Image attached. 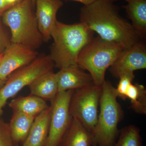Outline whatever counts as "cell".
<instances>
[{
	"label": "cell",
	"instance_id": "obj_1",
	"mask_svg": "<svg viewBox=\"0 0 146 146\" xmlns=\"http://www.w3.org/2000/svg\"><path fill=\"white\" fill-rule=\"evenodd\" d=\"M117 1L96 0L89 5H83L80 10V22L102 39L127 49L141 42L144 36L121 16L115 3Z\"/></svg>",
	"mask_w": 146,
	"mask_h": 146
},
{
	"label": "cell",
	"instance_id": "obj_2",
	"mask_svg": "<svg viewBox=\"0 0 146 146\" xmlns=\"http://www.w3.org/2000/svg\"><path fill=\"white\" fill-rule=\"evenodd\" d=\"M94 33L82 22L68 25L56 21L49 55L56 66L60 69L78 65L79 55L93 39Z\"/></svg>",
	"mask_w": 146,
	"mask_h": 146
},
{
	"label": "cell",
	"instance_id": "obj_3",
	"mask_svg": "<svg viewBox=\"0 0 146 146\" xmlns=\"http://www.w3.org/2000/svg\"><path fill=\"white\" fill-rule=\"evenodd\" d=\"M31 0H21L2 14L3 21L10 29L11 42L35 50L43 41Z\"/></svg>",
	"mask_w": 146,
	"mask_h": 146
},
{
	"label": "cell",
	"instance_id": "obj_4",
	"mask_svg": "<svg viewBox=\"0 0 146 146\" xmlns=\"http://www.w3.org/2000/svg\"><path fill=\"white\" fill-rule=\"evenodd\" d=\"M115 91L112 83L105 80L102 86L99 115L92 132L98 146H113L119 134L118 125L123 112Z\"/></svg>",
	"mask_w": 146,
	"mask_h": 146
},
{
	"label": "cell",
	"instance_id": "obj_5",
	"mask_svg": "<svg viewBox=\"0 0 146 146\" xmlns=\"http://www.w3.org/2000/svg\"><path fill=\"white\" fill-rule=\"evenodd\" d=\"M119 45L108 42L98 36L90 41L79 55L77 65L91 75L96 86L102 87L106 72L123 51Z\"/></svg>",
	"mask_w": 146,
	"mask_h": 146
},
{
	"label": "cell",
	"instance_id": "obj_6",
	"mask_svg": "<svg viewBox=\"0 0 146 146\" xmlns=\"http://www.w3.org/2000/svg\"><path fill=\"white\" fill-rule=\"evenodd\" d=\"M54 64L49 55L36 57L31 63L13 72L0 89V115L9 99L42 75L52 71Z\"/></svg>",
	"mask_w": 146,
	"mask_h": 146
},
{
	"label": "cell",
	"instance_id": "obj_7",
	"mask_svg": "<svg viewBox=\"0 0 146 146\" xmlns=\"http://www.w3.org/2000/svg\"><path fill=\"white\" fill-rule=\"evenodd\" d=\"M102 87L94 84L74 91L70 104V113L92 133L98 121Z\"/></svg>",
	"mask_w": 146,
	"mask_h": 146
},
{
	"label": "cell",
	"instance_id": "obj_8",
	"mask_svg": "<svg viewBox=\"0 0 146 146\" xmlns=\"http://www.w3.org/2000/svg\"><path fill=\"white\" fill-rule=\"evenodd\" d=\"M74 91L58 92L51 101L49 129L45 146H60L72 118L70 104Z\"/></svg>",
	"mask_w": 146,
	"mask_h": 146
},
{
	"label": "cell",
	"instance_id": "obj_9",
	"mask_svg": "<svg viewBox=\"0 0 146 146\" xmlns=\"http://www.w3.org/2000/svg\"><path fill=\"white\" fill-rule=\"evenodd\" d=\"M37 54L35 50L26 46L11 43L3 54L0 63V79L6 81L13 72L33 62Z\"/></svg>",
	"mask_w": 146,
	"mask_h": 146
},
{
	"label": "cell",
	"instance_id": "obj_10",
	"mask_svg": "<svg viewBox=\"0 0 146 146\" xmlns=\"http://www.w3.org/2000/svg\"><path fill=\"white\" fill-rule=\"evenodd\" d=\"M109 68L112 75L118 78L126 73L145 69V45L141 41L129 48L124 50Z\"/></svg>",
	"mask_w": 146,
	"mask_h": 146
},
{
	"label": "cell",
	"instance_id": "obj_11",
	"mask_svg": "<svg viewBox=\"0 0 146 146\" xmlns=\"http://www.w3.org/2000/svg\"><path fill=\"white\" fill-rule=\"evenodd\" d=\"M63 5L62 0H36L35 15L38 28L43 40L51 38V33L56 21L58 11Z\"/></svg>",
	"mask_w": 146,
	"mask_h": 146
},
{
	"label": "cell",
	"instance_id": "obj_12",
	"mask_svg": "<svg viewBox=\"0 0 146 146\" xmlns=\"http://www.w3.org/2000/svg\"><path fill=\"white\" fill-rule=\"evenodd\" d=\"M56 76L58 93L94 84L91 75L78 65L60 69Z\"/></svg>",
	"mask_w": 146,
	"mask_h": 146
},
{
	"label": "cell",
	"instance_id": "obj_13",
	"mask_svg": "<svg viewBox=\"0 0 146 146\" xmlns=\"http://www.w3.org/2000/svg\"><path fill=\"white\" fill-rule=\"evenodd\" d=\"M50 113V106L35 117L23 146H45L48 134Z\"/></svg>",
	"mask_w": 146,
	"mask_h": 146
},
{
	"label": "cell",
	"instance_id": "obj_14",
	"mask_svg": "<svg viewBox=\"0 0 146 146\" xmlns=\"http://www.w3.org/2000/svg\"><path fill=\"white\" fill-rule=\"evenodd\" d=\"M94 142L92 133L79 121L72 117L60 146H92Z\"/></svg>",
	"mask_w": 146,
	"mask_h": 146
},
{
	"label": "cell",
	"instance_id": "obj_15",
	"mask_svg": "<svg viewBox=\"0 0 146 146\" xmlns=\"http://www.w3.org/2000/svg\"><path fill=\"white\" fill-rule=\"evenodd\" d=\"M29 86L31 95L44 100H52L58 93L56 73L52 71L45 73Z\"/></svg>",
	"mask_w": 146,
	"mask_h": 146
},
{
	"label": "cell",
	"instance_id": "obj_16",
	"mask_svg": "<svg viewBox=\"0 0 146 146\" xmlns=\"http://www.w3.org/2000/svg\"><path fill=\"white\" fill-rule=\"evenodd\" d=\"M127 2L121 6L131 21L135 30L143 36L146 33V0H122Z\"/></svg>",
	"mask_w": 146,
	"mask_h": 146
},
{
	"label": "cell",
	"instance_id": "obj_17",
	"mask_svg": "<svg viewBox=\"0 0 146 146\" xmlns=\"http://www.w3.org/2000/svg\"><path fill=\"white\" fill-rule=\"evenodd\" d=\"M9 106L13 111L35 117L49 107L44 100L31 94L12 100Z\"/></svg>",
	"mask_w": 146,
	"mask_h": 146
},
{
	"label": "cell",
	"instance_id": "obj_18",
	"mask_svg": "<svg viewBox=\"0 0 146 146\" xmlns=\"http://www.w3.org/2000/svg\"><path fill=\"white\" fill-rule=\"evenodd\" d=\"M35 117L13 111L9 125L11 134L13 141H25L28 135Z\"/></svg>",
	"mask_w": 146,
	"mask_h": 146
},
{
	"label": "cell",
	"instance_id": "obj_19",
	"mask_svg": "<svg viewBox=\"0 0 146 146\" xmlns=\"http://www.w3.org/2000/svg\"><path fill=\"white\" fill-rule=\"evenodd\" d=\"M126 98L130 100V108L137 114L146 115V90L143 85L131 84L127 92Z\"/></svg>",
	"mask_w": 146,
	"mask_h": 146
},
{
	"label": "cell",
	"instance_id": "obj_20",
	"mask_svg": "<svg viewBox=\"0 0 146 146\" xmlns=\"http://www.w3.org/2000/svg\"><path fill=\"white\" fill-rule=\"evenodd\" d=\"M139 128L133 125L125 127L120 131L119 139L113 146H143Z\"/></svg>",
	"mask_w": 146,
	"mask_h": 146
},
{
	"label": "cell",
	"instance_id": "obj_21",
	"mask_svg": "<svg viewBox=\"0 0 146 146\" xmlns=\"http://www.w3.org/2000/svg\"><path fill=\"white\" fill-rule=\"evenodd\" d=\"M135 78L134 72L126 73L119 78V81L117 88H115V93L117 97L123 100L127 99L126 93L128 89Z\"/></svg>",
	"mask_w": 146,
	"mask_h": 146
},
{
	"label": "cell",
	"instance_id": "obj_22",
	"mask_svg": "<svg viewBox=\"0 0 146 146\" xmlns=\"http://www.w3.org/2000/svg\"><path fill=\"white\" fill-rule=\"evenodd\" d=\"M9 125L0 123V146H13Z\"/></svg>",
	"mask_w": 146,
	"mask_h": 146
},
{
	"label": "cell",
	"instance_id": "obj_23",
	"mask_svg": "<svg viewBox=\"0 0 146 146\" xmlns=\"http://www.w3.org/2000/svg\"><path fill=\"white\" fill-rule=\"evenodd\" d=\"M1 16L0 15V17ZM11 43L6 35L0 23V54H3L6 49Z\"/></svg>",
	"mask_w": 146,
	"mask_h": 146
},
{
	"label": "cell",
	"instance_id": "obj_24",
	"mask_svg": "<svg viewBox=\"0 0 146 146\" xmlns=\"http://www.w3.org/2000/svg\"><path fill=\"white\" fill-rule=\"evenodd\" d=\"M10 8L6 0H0V15L2 16L4 12Z\"/></svg>",
	"mask_w": 146,
	"mask_h": 146
},
{
	"label": "cell",
	"instance_id": "obj_25",
	"mask_svg": "<svg viewBox=\"0 0 146 146\" xmlns=\"http://www.w3.org/2000/svg\"><path fill=\"white\" fill-rule=\"evenodd\" d=\"M69 1H75L83 4L84 5L87 6L91 4L96 0H69Z\"/></svg>",
	"mask_w": 146,
	"mask_h": 146
},
{
	"label": "cell",
	"instance_id": "obj_26",
	"mask_svg": "<svg viewBox=\"0 0 146 146\" xmlns=\"http://www.w3.org/2000/svg\"><path fill=\"white\" fill-rule=\"evenodd\" d=\"M5 82L2 80L1 79H0V89L3 87V86L5 84Z\"/></svg>",
	"mask_w": 146,
	"mask_h": 146
},
{
	"label": "cell",
	"instance_id": "obj_27",
	"mask_svg": "<svg viewBox=\"0 0 146 146\" xmlns=\"http://www.w3.org/2000/svg\"><path fill=\"white\" fill-rule=\"evenodd\" d=\"M3 54H0V63H1V60L2 58L3 57Z\"/></svg>",
	"mask_w": 146,
	"mask_h": 146
},
{
	"label": "cell",
	"instance_id": "obj_28",
	"mask_svg": "<svg viewBox=\"0 0 146 146\" xmlns=\"http://www.w3.org/2000/svg\"><path fill=\"white\" fill-rule=\"evenodd\" d=\"M31 1H32L33 2V3L35 5V1H36V0H31Z\"/></svg>",
	"mask_w": 146,
	"mask_h": 146
},
{
	"label": "cell",
	"instance_id": "obj_29",
	"mask_svg": "<svg viewBox=\"0 0 146 146\" xmlns=\"http://www.w3.org/2000/svg\"><path fill=\"white\" fill-rule=\"evenodd\" d=\"M93 146H98L95 143V142H94V143L93 144Z\"/></svg>",
	"mask_w": 146,
	"mask_h": 146
},
{
	"label": "cell",
	"instance_id": "obj_30",
	"mask_svg": "<svg viewBox=\"0 0 146 146\" xmlns=\"http://www.w3.org/2000/svg\"><path fill=\"white\" fill-rule=\"evenodd\" d=\"M21 1V0H18V1L19 2V1Z\"/></svg>",
	"mask_w": 146,
	"mask_h": 146
}]
</instances>
